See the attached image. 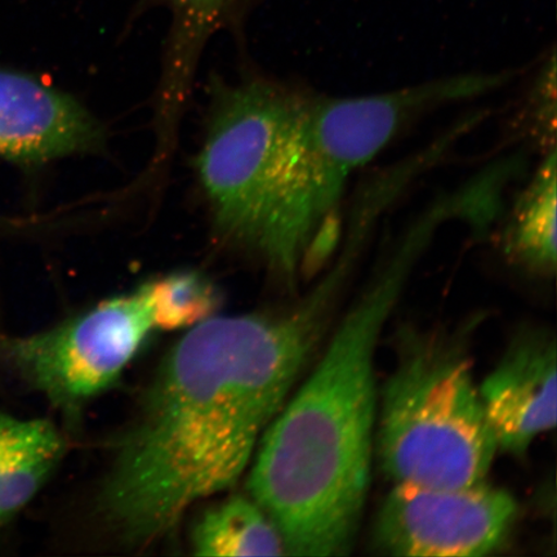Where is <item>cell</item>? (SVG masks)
<instances>
[{
  "label": "cell",
  "mask_w": 557,
  "mask_h": 557,
  "mask_svg": "<svg viewBox=\"0 0 557 557\" xmlns=\"http://www.w3.org/2000/svg\"><path fill=\"white\" fill-rule=\"evenodd\" d=\"M152 325L178 331L211 319L220 299L211 283L197 273H177L151 282Z\"/></svg>",
  "instance_id": "obj_13"
},
{
  "label": "cell",
  "mask_w": 557,
  "mask_h": 557,
  "mask_svg": "<svg viewBox=\"0 0 557 557\" xmlns=\"http://www.w3.org/2000/svg\"><path fill=\"white\" fill-rule=\"evenodd\" d=\"M152 330L148 283L51 330L10 339L7 351L21 377L75 414L115 385Z\"/></svg>",
  "instance_id": "obj_5"
},
{
  "label": "cell",
  "mask_w": 557,
  "mask_h": 557,
  "mask_svg": "<svg viewBox=\"0 0 557 557\" xmlns=\"http://www.w3.org/2000/svg\"><path fill=\"white\" fill-rule=\"evenodd\" d=\"M65 448L64 437L50 421L0 413V521L37 496Z\"/></svg>",
  "instance_id": "obj_9"
},
{
  "label": "cell",
  "mask_w": 557,
  "mask_h": 557,
  "mask_svg": "<svg viewBox=\"0 0 557 557\" xmlns=\"http://www.w3.org/2000/svg\"><path fill=\"white\" fill-rule=\"evenodd\" d=\"M472 331H399L394 371L379 396L374 442L394 484L486 482L498 445L473 381Z\"/></svg>",
  "instance_id": "obj_4"
},
{
  "label": "cell",
  "mask_w": 557,
  "mask_h": 557,
  "mask_svg": "<svg viewBox=\"0 0 557 557\" xmlns=\"http://www.w3.org/2000/svg\"><path fill=\"white\" fill-rule=\"evenodd\" d=\"M102 144L101 125L72 97L0 69V157L45 163L96 151Z\"/></svg>",
  "instance_id": "obj_8"
},
{
  "label": "cell",
  "mask_w": 557,
  "mask_h": 557,
  "mask_svg": "<svg viewBox=\"0 0 557 557\" xmlns=\"http://www.w3.org/2000/svg\"><path fill=\"white\" fill-rule=\"evenodd\" d=\"M191 547L198 556L285 555L273 520L253 498L244 497L208 508L193 529Z\"/></svg>",
  "instance_id": "obj_11"
},
{
  "label": "cell",
  "mask_w": 557,
  "mask_h": 557,
  "mask_svg": "<svg viewBox=\"0 0 557 557\" xmlns=\"http://www.w3.org/2000/svg\"><path fill=\"white\" fill-rule=\"evenodd\" d=\"M172 13L170 100H177L184 81L207 39L247 0H160ZM166 97V99H169ZM170 102V101H169Z\"/></svg>",
  "instance_id": "obj_12"
},
{
  "label": "cell",
  "mask_w": 557,
  "mask_h": 557,
  "mask_svg": "<svg viewBox=\"0 0 557 557\" xmlns=\"http://www.w3.org/2000/svg\"><path fill=\"white\" fill-rule=\"evenodd\" d=\"M518 513L512 494L486 482L394 484L375 518L373 543L393 556H485L505 545Z\"/></svg>",
  "instance_id": "obj_6"
},
{
  "label": "cell",
  "mask_w": 557,
  "mask_h": 557,
  "mask_svg": "<svg viewBox=\"0 0 557 557\" xmlns=\"http://www.w3.org/2000/svg\"><path fill=\"white\" fill-rule=\"evenodd\" d=\"M556 157L554 148L542 160L515 201L500 238L506 259L542 276L556 270Z\"/></svg>",
  "instance_id": "obj_10"
},
{
  "label": "cell",
  "mask_w": 557,
  "mask_h": 557,
  "mask_svg": "<svg viewBox=\"0 0 557 557\" xmlns=\"http://www.w3.org/2000/svg\"><path fill=\"white\" fill-rule=\"evenodd\" d=\"M417 248L407 244L375 270L261 437L249 492L281 533L285 555L345 556L358 539L377 426L375 355Z\"/></svg>",
  "instance_id": "obj_2"
},
{
  "label": "cell",
  "mask_w": 557,
  "mask_h": 557,
  "mask_svg": "<svg viewBox=\"0 0 557 557\" xmlns=\"http://www.w3.org/2000/svg\"><path fill=\"white\" fill-rule=\"evenodd\" d=\"M350 271L339 262L288 310L208 319L172 348L97 498L116 541L146 548L238 482L329 336Z\"/></svg>",
  "instance_id": "obj_1"
},
{
  "label": "cell",
  "mask_w": 557,
  "mask_h": 557,
  "mask_svg": "<svg viewBox=\"0 0 557 557\" xmlns=\"http://www.w3.org/2000/svg\"><path fill=\"white\" fill-rule=\"evenodd\" d=\"M358 152L310 107L268 82L219 96L198 159L215 227L285 282L311 276L336 246L334 220Z\"/></svg>",
  "instance_id": "obj_3"
},
{
  "label": "cell",
  "mask_w": 557,
  "mask_h": 557,
  "mask_svg": "<svg viewBox=\"0 0 557 557\" xmlns=\"http://www.w3.org/2000/svg\"><path fill=\"white\" fill-rule=\"evenodd\" d=\"M555 334L521 331L479 387L498 450L525 455L535 438L556 426Z\"/></svg>",
  "instance_id": "obj_7"
}]
</instances>
